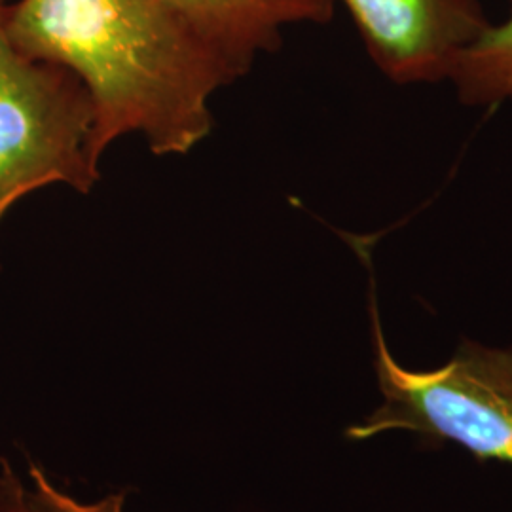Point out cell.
Returning a JSON list of instances; mask_svg holds the SVG:
<instances>
[{
    "mask_svg": "<svg viewBox=\"0 0 512 512\" xmlns=\"http://www.w3.org/2000/svg\"><path fill=\"white\" fill-rule=\"evenodd\" d=\"M0 29L21 54L82 82L97 164L124 135L156 156L188 154L213 129L211 97L234 84L164 0H16L2 6Z\"/></svg>",
    "mask_w": 512,
    "mask_h": 512,
    "instance_id": "6da1fadb",
    "label": "cell"
},
{
    "mask_svg": "<svg viewBox=\"0 0 512 512\" xmlns=\"http://www.w3.org/2000/svg\"><path fill=\"white\" fill-rule=\"evenodd\" d=\"M370 317L384 404L349 427V439L410 431L456 442L478 459L512 463V348L463 342L439 368L410 370L387 348L374 298Z\"/></svg>",
    "mask_w": 512,
    "mask_h": 512,
    "instance_id": "7a4b0ae2",
    "label": "cell"
},
{
    "mask_svg": "<svg viewBox=\"0 0 512 512\" xmlns=\"http://www.w3.org/2000/svg\"><path fill=\"white\" fill-rule=\"evenodd\" d=\"M93 107L73 73L18 52L0 29V222L27 194L69 184L88 194Z\"/></svg>",
    "mask_w": 512,
    "mask_h": 512,
    "instance_id": "3957f363",
    "label": "cell"
},
{
    "mask_svg": "<svg viewBox=\"0 0 512 512\" xmlns=\"http://www.w3.org/2000/svg\"><path fill=\"white\" fill-rule=\"evenodd\" d=\"M374 65L395 84L448 82L492 21L478 0H342Z\"/></svg>",
    "mask_w": 512,
    "mask_h": 512,
    "instance_id": "277c9868",
    "label": "cell"
},
{
    "mask_svg": "<svg viewBox=\"0 0 512 512\" xmlns=\"http://www.w3.org/2000/svg\"><path fill=\"white\" fill-rule=\"evenodd\" d=\"M236 82L258 55L272 54L287 27L327 25L334 0H164Z\"/></svg>",
    "mask_w": 512,
    "mask_h": 512,
    "instance_id": "5b68a950",
    "label": "cell"
},
{
    "mask_svg": "<svg viewBox=\"0 0 512 512\" xmlns=\"http://www.w3.org/2000/svg\"><path fill=\"white\" fill-rule=\"evenodd\" d=\"M448 82L467 107L512 105V6L509 18L492 23L459 54Z\"/></svg>",
    "mask_w": 512,
    "mask_h": 512,
    "instance_id": "8992f818",
    "label": "cell"
},
{
    "mask_svg": "<svg viewBox=\"0 0 512 512\" xmlns=\"http://www.w3.org/2000/svg\"><path fill=\"white\" fill-rule=\"evenodd\" d=\"M33 490L25 488L23 501L27 512H124V494L107 495L101 501L80 503L61 494L38 467H31Z\"/></svg>",
    "mask_w": 512,
    "mask_h": 512,
    "instance_id": "52a82bcc",
    "label": "cell"
},
{
    "mask_svg": "<svg viewBox=\"0 0 512 512\" xmlns=\"http://www.w3.org/2000/svg\"><path fill=\"white\" fill-rule=\"evenodd\" d=\"M23 484L8 461L0 467V512H27L23 503Z\"/></svg>",
    "mask_w": 512,
    "mask_h": 512,
    "instance_id": "ba28073f",
    "label": "cell"
},
{
    "mask_svg": "<svg viewBox=\"0 0 512 512\" xmlns=\"http://www.w3.org/2000/svg\"><path fill=\"white\" fill-rule=\"evenodd\" d=\"M0 4H2V6H4V4H6V0H0Z\"/></svg>",
    "mask_w": 512,
    "mask_h": 512,
    "instance_id": "9c48e42d",
    "label": "cell"
},
{
    "mask_svg": "<svg viewBox=\"0 0 512 512\" xmlns=\"http://www.w3.org/2000/svg\"><path fill=\"white\" fill-rule=\"evenodd\" d=\"M0 12H2V4H0Z\"/></svg>",
    "mask_w": 512,
    "mask_h": 512,
    "instance_id": "30bf717a",
    "label": "cell"
}]
</instances>
